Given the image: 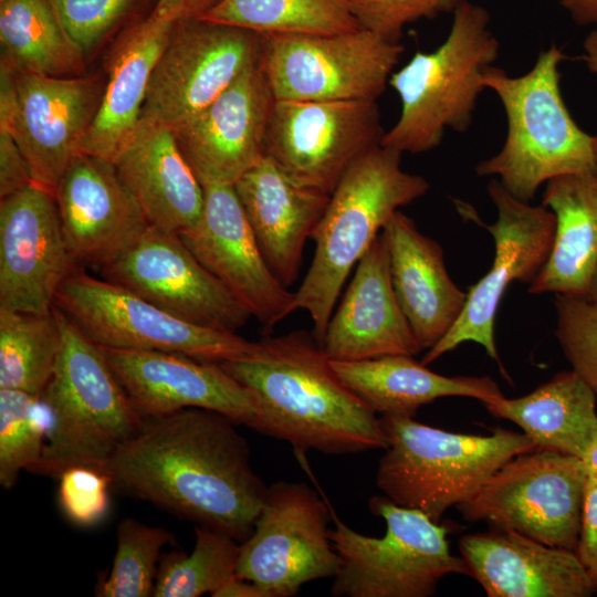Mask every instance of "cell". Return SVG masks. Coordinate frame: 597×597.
<instances>
[{"mask_svg":"<svg viewBox=\"0 0 597 597\" xmlns=\"http://www.w3.org/2000/svg\"><path fill=\"white\" fill-rule=\"evenodd\" d=\"M575 23L589 25L597 23V0H559Z\"/></svg>","mask_w":597,"mask_h":597,"instance_id":"bcb514c9","label":"cell"},{"mask_svg":"<svg viewBox=\"0 0 597 597\" xmlns=\"http://www.w3.org/2000/svg\"><path fill=\"white\" fill-rule=\"evenodd\" d=\"M54 198L65 241L80 268L102 271L149 226L115 165L96 156L76 154Z\"/></svg>","mask_w":597,"mask_h":597,"instance_id":"44dd1931","label":"cell"},{"mask_svg":"<svg viewBox=\"0 0 597 597\" xmlns=\"http://www.w3.org/2000/svg\"><path fill=\"white\" fill-rule=\"evenodd\" d=\"M235 425L200 408L144 419L104 471L114 491L243 542L254 528L268 486L255 473L248 441Z\"/></svg>","mask_w":597,"mask_h":597,"instance_id":"6da1fadb","label":"cell"},{"mask_svg":"<svg viewBox=\"0 0 597 597\" xmlns=\"http://www.w3.org/2000/svg\"><path fill=\"white\" fill-rule=\"evenodd\" d=\"M2 60L23 73L61 76L78 70L83 53L51 0H0Z\"/></svg>","mask_w":597,"mask_h":597,"instance_id":"1f68e13d","label":"cell"},{"mask_svg":"<svg viewBox=\"0 0 597 597\" xmlns=\"http://www.w3.org/2000/svg\"><path fill=\"white\" fill-rule=\"evenodd\" d=\"M584 60L590 71L597 73V31L591 32L584 42ZM595 159L597 166V135L594 136Z\"/></svg>","mask_w":597,"mask_h":597,"instance_id":"7dc6e473","label":"cell"},{"mask_svg":"<svg viewBox=\"0 0 597 597\" xmlns=\"http://www.w3.org/2000/svg\"><path fill=\"white\" fill-rule=\"evenodd\" d=\"M191 554L174 551L159 561L153 596H212L231 578L240 553L238 541L227 533L197 525Z\"/></svg>","mask_w":597,"mask_h":597,"instance_id":"e575fe53","label":"cell"},{"mask_svg":"<svg viewBox=\"0 0 597 597\" xmlns=\"http://www.w3.org/2000/svg\"><path fill=\"white\" fill-rule=\"evenodd\" d=\"M384 134L376 101L275 100L264 155L300 186L331 195Z\"/></svg>","mask_w":597,"mask_h":597,"instance_id":"9a60e30c","label":"cell"},{"mask_svg":"<svg viewBox=\"0 0 597 597\" xmlns=\"http://www.w3.org/2000/svg\"><path fill=\"white\" fill-rule=\"evenodd\" d=\"M55 307V306H54ZM62 342L41 394L52 415L42 454L29 472L57 479L76 465L104 470L143 425L101 348L56 307Z\"/></svg>","mask_w":597,"mask_h":597,"instance_id":"8992f818","label":"cell"},{"mask_svg":"<svg viewBox=\"0 0 597 597\" xmlns=\"http://www.w3.org/2000/svg\"><path fill=\"white\" fill-rule=\"evenodd\" d=\"M261 35L260 66L277 101H376L404 46L369 30Z\"/></svg>","mask_w":597,"mask_h":597,"instance_id":"30bf717a","label":"cell"},{"mask_svg":"<svg viewBox=\"0 0 597 597\" xmlns=\"http://www.w3.org/2000/svg\"><path fill=\"white\" fill-rule=\"evenodd\" d=\"M459 551L489 597H589L597 591L575 551L493 528L459 538Z\"/></svg>","mask_w":597,"mask_h":597,"instance_id":"cb8c5ba5","label":"cell"},{"mask_svg":"<svg viewBox=\"0 0 597 597\" xmlns=\"http://www.w3.org/2000/svg\"><path fill=\"white\" fill-rule=\"evenodd\" d=\"M114 165L149 226L179 234L199 219L205 202L203 187L175 132L139 123L134 138Z\"/></svg>","mask_w":597,"mask_h":597,"instance_id":"4316f807","label":"cell"},{"mask_svg":"<svg viewBox=\"0 0 597 597\" xmlns=\"http://www.w3.org/2000/svg\"><path fill=\"white\" fill-rule=\"evenodd\" d=\"M328 506L307 484L280 481L268 492L250 536L240 545L235 576L269 597H290L310 582L334 577L339 557Z\"/></svg>","mask_w":597,"mask_h":597,"instance_id":"4fadbf2b","label":"cell"},{"mask_svg":"<svg viewBox=\"0 0 597 597\" xmlns=\"http://www.w3.org/2000/svg\"><path fill=\"white\" fill-rule=\"evenodd\" d=\"M274 102L258 62L175 132L202 187L233 186L265 156L264 143Z\"/></svg>","mask_w":597,"mask_h":597,"instance_id":"7402d4cb","label":"cell"},{"mask_svg":"<svg viewBox=\"0 0 597 597\" xmlns=\"http://www.w3.org/2000/svg\"><path fill=\"white\" fill-rule=\"evenodd\" d=\"M175 23L149 15L118 46L80 153L115 163L134 138L153 70Z\"/></svg>","mask_w":597,"mask_h":597,"instance_id":"83f0119b","label":"cell"},{"mask_svg":"<svg viewBox=\"0 0 597 597\" xmlns=\"http://www.w3.org/2000/svg\"><path fill=\"white\" fill-rule=\"evenodd\" d=\"M587 478L597 480V434L580 458Z\"/></svg>","mask_w":597,"mask_h":597,"instance_id":"c3c4849f","label":"cell"},{"mask_svg":"<svg viewBox=\"0 0 597 597\" xmlns=\"http://www.w3.org/2000/svg\"><path fill=\"white\" fill-rule=\"evenodd\" d=\"M398 302L422 350L433 347L461 315L468 292L451 279L441 245L398 210L383 229Z\"/></svg>","mask_w":597,"mask_h":597,"instance_id":"484cf974","label":"cell"},{"mask_svg":"<svg viewBox=\"0 0 597 597\" xmlns=\"http://www.w3.org/2000/svg\"><path fill=\"white\" fill-rule=\"evenodd\" d=\"M556 45L541 51L533 67L520 76L490 66L482 83L501 101L507 119L499 153L479 163V176H493L516 198L531 201L549 180L570 174L597 172L594 136L575 123L563 100Z\"/></svg>","mask_w":597,"mask_h":597,"instance_id":"277c9868","label":"cell"},{"mask_svg":"<svg viewBox=\"0 0 597 597\" xmlns=\"http://www.w3.org/2000/svg\"><path fill=\"white\" fill-rule=\"evenodd\" d=\"M385 452L376 471L378 489L394 503L440 523L468 501L513 457L537 449L523 432L498 429L489 436L458 433L383 415Z\"/></svg>","mask_w":597,"mask_h":597,"instance_id":"52a82bcc","label":"cell"},{"mask_svg":"<svg viewBox=\"0 0 597 597\" xmlns=\"http://www.w3.org/2000/svg\"><path fill=\"white\" fill-rule=\"evenodd\" d=\"M116 536L112 567L98 582L96 596H153L161 549L174 543V534L126 517L118 523Z\"/></svg>","mask_w":597,"mask_h":597,"instance_id":"8d00e7d4","label":"cell"},{"mask_svg":"<svg viewBox=\"0 0 597 597\" xmlns=\"http://www.w3.org/2000/svg\"><path fill=\"white\" fill-rule=\"evenodd\" d=\"M15 102H0V128L10 130L32 182L54 196L80 153L102 95L93 78L62 77L14 70Z\"/></svg>","mask_w":597,"mask_h":597,"instance_id":"e0dca14e","label":"cell"},{"mask_svg":"<svg viewBox=\"0 0 597 597\" xmlns=\"http://www.w3.org/2000/svg\"><path fill=\"white\" fill-rule=\"evenodd\" d=\"M63 28L83 55L127 13L134 0H51Z\"/></svg>","mask_w":597,"mask_h":597,"instance_id":"60d3db41","label":"cell"},{"mask_svg":"<svg viewBox=\"0 0 597 597\" xmlns=\"http://www.w3.org/2000/svg\"><path fill=\"white\" fill-rule=\"evenodd\" d=\"M499 41L488 11L468 0L454 11L444 41L431 52L417 51L389 78L400 98L396 124L380 145L421 154L438 147L448 128H469L482 77L499 55Z\"/></svg>","mask_w":597,"mask_h":597,"instance_id":"5b68a950","label":"cell"},{"mask_svg":"<svg viewBox=\"0 0 597 597\" xmlns=\"http://www.w3.org/2000/svg\"><path fill=\"white\" fill-rule=\"evenodd\" d=\"M369 509L385 521L383 537L360 534L333 515L331 540L339 557L333 596L428 597L442 578L470 576L463 557L450 552L446 526L385 495L371 498Z\"/></svg>","mask_w":597,"mask_h":597,"instance_id":"ba28073f","label":"cell"},{"mask_svg":"<svg viewBox=\"0 0 597 597\" xmlns=\"http://www.w3.org/2000/svg\"><path fill=\"white\" fill-rule=\"evenodd\" d=\"M546 184L542 205L555 217L554 241L528 292L587 296L597 268V172L564 175Z\"/></svg>","mask_w":597,"mask_h":597,"instance_id":"f1b7e54d","label":"cell"},{"mask_svg":"<svg viewBox=\"0 0 597 597\" xmlns=\"http://www.w3.org/2000/svg\"><path fill=\"white\" fill-rule=\"evenodd\" d=\"M554 306L562 350L597 396V304L587 296L555 294Z\"/></svg>","mask_w":597,"mask_h":597,"instance_id":"74e56055","label":"cell"},{"mask_svg":"<svg viewBox=\"0 0 597 597\" xmlns=\"http://www.w3.org/2000/svg\"><path fill=\"white\" fill-rule=\"evenodd\" d=\"M54 306L102 347L175 353L220 364L253 353L256 342L185 321L82 268L59 289Z\"/></svg>","mask_w":597,"mask_h":597,"instance_id":"9c48e42d","label":"cell"},{"mask_svg":"<svg viewBox=\"0 0 597 597\" xmlns=\"http://www.w3.org/2000/svg\"><path fill=\"white\" fill-rule=\"evenodd\" d=\"M101 273L103 279L200 326L237 333L251 317L179 234L151 226Z\"/></svg>","mask_w":597,"mask_h":597,"instance_id":"2e32d148","label":"cell"},{"mask_svg":"<svg viewBox=\"0 0 597 597\" xmlns=\"http://www.w3.org/2000/svg\"><path fill=\"white\" fill-rule=\"evenodd\" d=\"M198 19L259 34H336L362 29L349 0H220Z\"/></svg>","mask_w":597,"mask_h":597,"instance_id":"d6a6232c","label":"cell"},{"mask_svg":"<svg viewBox=\"0 0 597 597\" xmlns=\"http://www.w3.org/2000/svg\"><path fill=\"white\" fill-rule=\"evenodd\" d=\"M203 191L199 219L179 237L251 316L271 332L295 311V294L268 265L233 186H206Z\"/></svg>","mask_w":597,"mask_h":597,"instance_id":"d6986e66","label":"cell"},{"mask_svg":"<svg viewBox=\"0 0 597 597\" xmlns=\"http://www.w3.org/2000/svg\"><path fill=\"white\" fill-rule=\"evenodd\" d=\"M259 33L189 19L175 23L148 84L140 123L177 132L260 60Z\"/></svg>","mask_w":597,"mask_h":597,"instance_id":"5bb4252c","label":"cell"},{"mask_svg":"<svg viewBox=\"0 0 597 597\" xmlns=\"http://www.w3.org/2000/svg\"><path fill=\"white\" fill-rule=\"evenodd\" d=\"M220 0H158L151 17L171 23L200 18Z\"/></svg>","mask_w":597,"mask_h":597,"instance_id":"ee69618b","label":"cell"},{"mask_svg":"<svg viewBox=\"0 0 597 597\" xmlns=\"http://www.w3.org/2000/svg\"><path fill=\"white\" fill-rule=\"evenodd\" d=\"M233 189L268 265L286 287L296 281L307 239L329 201L302 187L264 156Z\"/></svg>","mask_w":597,"mask_h":597,"instance_id":"d4e9b609","label":"cell"},{"mask_svg":"<svg viewBox=\"0 0 597 597\" xmlns=\"http://www.w3.org/2000/svg\"><path fill=\"white\" fill-rule=\"evenodd\" d=\"M586 482L579 458L537 448L510 459L457 507L465 521L575 551Z\"/></svg>","mask_w":597,"mask_h":597,"instance_id":"8fae6325","label":"cell"},{"mask_svg":"<svg viewBox=\"0 0 597 597\" xmlns=\"http://www.w3.org/2000/svg\"><path fill=\"white\" fill-rule=\"evenodd\" d=\"M61 342L54 306L42 314L0 307V389L40 396L53 375Z\"/></svg>","mask_w":597,"mask_h":597,"instance_id":"836d02e7","label":"cell"},{"mask_svg":"<svg viewBox=\"0 0 597 597\" xmlns=\"http://www.w3.org/2000/svg\"><path fill=\"white\" fill-rule=\"evenodd\" d=\"M219 365L253 395L259 432L296 451L344 454L387 444L377 412L339 379L312 333L268 335L249 356Z\"/></svg>","mask_w":597,"mask_h":597,"instance_id":"7a4b0ae2","label":"cell"},{"mask_svg":"<svg viewBox=\"0 0 597 597\" xmlns=\"http://www.w3.org/2000/svg\"><path fill=\"white\" fill-rule=\"evenodd\" d=\"M579 561L597 585V480L587 478L580 528L575 548Z\"/></svg>","mask_w":597,"mask_h":597,"instance_id":"b9f144b4","label":"cell"},{"mask_svg":"<svg viewBox=\"0 0 597 597\" xmlns=\"http://www.w3.org/2000/svg\"><path fill=\"white\" fill-rule=\"evenodd\" d=\"M52 426V415L41 398L22 390L0 389V484L15 485L21 470L40 459Z\"/></svg>","mask_w":597,"mask_h":597,"instance_id":"d590c367","label":"cell"},{"mask_svg":"<svg viewBox=\"0 0 597 597\" xmlns=\"http://www.w3.org/2000/svg\"><path fill=\"white\" fill-rule=\"evenodd\" d=\"M362 29L399 42L404 29L421 19L452 12L465 0H349Z\"/></svg>","mask_w":597,"mask_h":597,"instance_id":"ab89813d","label":"cell"},{"mask_svg":"<svg viewBox=\"0 0 597 597\" xmlns=\"http://www.w3.org/2000/svg\"><path fill=\"white\" fill-rule=\"evenodd\" d=\"M331 363L339 379L381 415L413 418L421 406L439 398L468 397L484 402L502 396L489 376H443L408 355Z\"/></svg>","mask_w":597,"mask_h":597,"instance_id":"f546056e","label":"cell"},{"mask_svg":"<svg viewBox=\"0 0 597 597\" xmlns=\"http://www.w3.org/2000/svg\"><path fill=\"white\" fill-rule=\"evenodd\" d=\"M77 269L52 193L32 182L1 198L0 307L48 313Z\"/></svg>","mask_w":597,"mask_h":597,"instance_id":"ac0fdd59","label":"cell"},{"mask_svg":"<svg viewBox=\"0 0 597 597\" xmlns=\"http://www.w3.org/2000/svg\"><path fill=\"white\" fill-rule=\"evenodd\" d=\"M596 394L574 371H561L532 392L482 402L522 429L537 448L582 458L597 434Z\"/></svg>","mask_w":597,"mask_h":597,"instance_id":"4dcf8cb0","label":"cell"},{"mask_svg":"<svg viewBox=\"0 0 597 597\" xmlns=\"http://www.w3.org/2000/svg\"><path fill=\"white\" fill-rule=\"evenodd\" d=\"M498 219L483 223L474 209L457 202L458 210L481 224L492 237L494 256L490 270L469 291L464 308L450 331L425 354L429 365L459 345L473 342L501 366L495 343V318L510 284H531L546 263L555 232V217L546 207L533 206L507 191L498 179L488 185Z\"/></svg>","mask_w":597,"mask_h":597,"instance_id":"7c38bea8","label":"cell"},{"mask_svg":"<svg viewBox=\"0 0 597 597\" xmlns=\"http://www.w3.org/2000/svg\"><path fill=\"white\" fill-rule=\"evenodd\" d=\"M57 480L59 505L69 521L93 526L105 517L112 482L104 470L76 465L63 471Z\"/></svg>","mask_w":597,"mask_h":597,"instance_id":"f35d334b","label":"cell"},{"mask_svg":"<svg viewBox=\"0 0 597 597\" xmlns=\"http://www.w3.org/2000/svg\"><path fill=\"white\" fill-rule=\"evenodd\" d=\"M401 155L378 145L355 161L312 233L314 255L294 292V307L308 313L320 343L353 268L390 218L429 190L425 177L401 168Z\"/></svg>","mask_w":597,"mask_h":597,"instance_id":"3957f363","label":"cell"},{"mask_svg":"<svg viewBox=\"0 0 597 597\" xmlns=\"http://www.w3.org/2000/svg\"><path fill=\"white\" fill-rule=\"evenodd\" d=\"M212 597H269V595L259 585L234 576Z\"/></svg>","mask_w":597,"mask_h":597,"instance_id":"f6af8a7d","label":"cell"},{"mask_svg":"<svg viewBox=\"0 0 597 597\" xmlns=\"http://www.w3.org/2000/svg\"><path fill=\"white\" fill-rule=\"evenodd\" d=\"M587 297L597 304V268L590 280Z\"/></svg>","mask_w":597,"mask_h":597,"instance_id":"681fc988","label":"cell"},{"mask_svg":"<svg viewBox=\"0 0 597 597\" xmlns=\"http://www.w3.org/2000/svg\"><path fill=\"white\" fill-rule=\"evenodd\" d=\"M32 184L27 161L13 135L0 128V198Z\"/></svg>","mask_w":597,"mask_h":597,"instance_id":"7bdbcfd3","label":"cell"},{"mask_svg":"<svg viewBox=\"0 0 597 597\" xmlns=\"http://www.w3.org/2000/svg\"><path fill=\"white\" fill-rule=\"evenodd\" d=\"M98 347L143 419L200 408L260 431L253 395L219 364L175 353Z\"/></svg>","mask_w":597,"mask_h":597,"instance_id":"ffe728a7","label":"cell"},{"mask_svg":"<svg viewBox=\"0 0 597 597\" xmlns=\"http://www.w3.org/2000/svg\"><path fill=\"white\" fill-rule=\"evenodd\" d=\"M333 360H362L421 352L395 293L383 232L356 265L321 343Z\"/></svg>","mask_w":597,"mask_h":597,"instance_id":"603a6c76","label":"cell"}]
</instances>
